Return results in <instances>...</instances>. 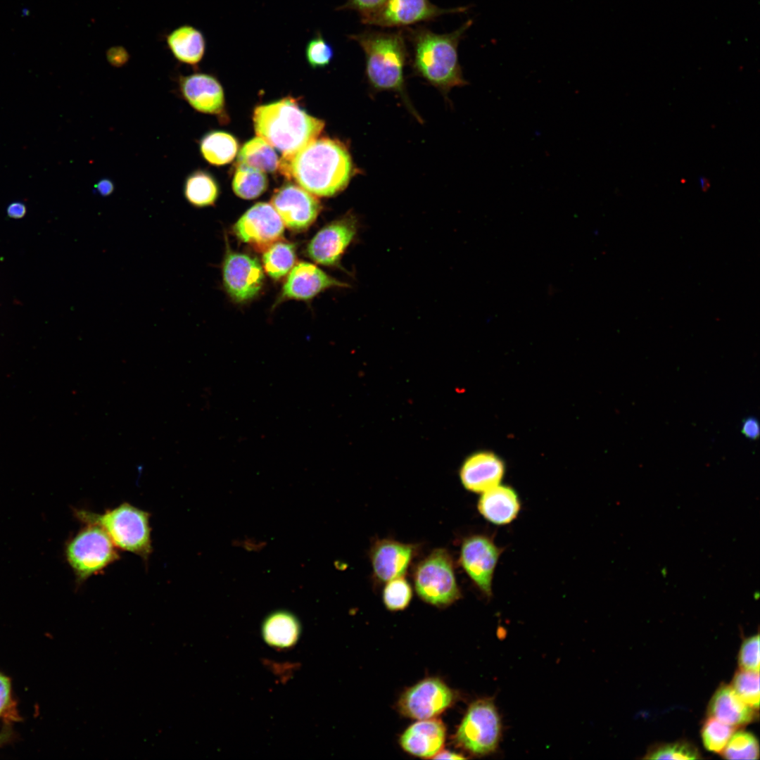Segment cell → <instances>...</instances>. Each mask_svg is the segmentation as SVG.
I'll return each instance as SVG.
<instances>
[{"instance_id": "1", "label": "cell", "mask_w": 760, "mask_h": 760, "mask_svg": "<svg viewBox=\"0 0 760 760\" xmlns=\"http://www.w3.org/2000/svg\"><path fill=\"white\" fill-rule=\"evenodd\" d=\"M278 169L289 179L321 197L342 191L355 173L347 146L329 137L317 138L294 153L283 154Z\"/></svg>"}, {"instance_id": "2", "label": "cell", "mask_w": 760, "mask_h": 760, "mask_svg": "<svg viewBox=\"0 0 760 760\" xmlns=\"http://www.w3.org/2000/svg\"><path fill=\"white\" fill-rule=\"evenodd\" d=\"M468 20L456 30L437 34L418 26L407 27V35L413 51V69L418 75L443 93L467 84L458 60L457 47L465 32L472 25Z\"/></svg>"}, {"instance_id": "3", "label": "cell", "mask_w": 760, "mask_h": 760, "mask_svg": "<svg viewBox=\"0 0 760 760\" xmlns=\"http://www.w3.org/2000/svg\"><path fill=\"white\" fill-rule=\"evenodd\" d=\"M253 121L257 135L283 154L294 153L318 138L325 125L290 97L257 106Z\"/></svg>"}, {"instance_id": "4", "label": "cell", "mask_w": 760, "mask_h": 760, "mask_svg": "<svg viewBox=\"0 0 760 760\" xmlns=\"http://www.w3.org/2000/svg\"><path fill=\"white\" fill-rule=\"evenodd\" d=\"M348 37L357 42L365 53V72L370 85L376 90L398 93L419 119L405 89L404 68L408 54L403 30L388 32L369 30Z\"/></svg>"}, {"instance_id": "5", "label": "cell", "mask_w": 760, "mask_h": 760, "mask_svg": "<svg viewBox=\"0 0 760 760\" xmlns=\"http://www.w3.org/2000/svg\"><path fill=\"white\" fill-rule=\"evenodd\" d=\"M77 517L84 524L101 526L115 546L132 552L147 561L151 552L150 514L127 502H123L102 514L77 510Z\"/></svg>"}, {"instance_id": "6", "label": "cell", "mask_w": 760, "mask_h": 760, "mask_svg": "<svg viewBox=\"0 0 760 760\" xmlns=\"http://www.w3.org/2000/svg\"><path fill=\"white\" fill-rule=\"evenodd\" d=\"M413 581L418 596L438 607L449 606L461 597L452 558L443 548L433 550L418 562Z\"/></svg>"}, {"instance_id": "7", "label": "cell", "mask_w": 760, "mask_h": 760, "mask_svg": "<svg viewBox=\"0 0 760 760\" xmlns=\"http://www.w3.org/2000/svg\"><path fill=\"white\" fill-rule=\"evenodd\" d=\"M66 557L77 581L82 583L118 560L119 555L101 526L86 524L68 542Z\"/></svg>"}, {"instance_id": "8", "label": "cell", "mask_w": 760, "mask_h": 760, "mask_svg": "<svg viewBox=\"0 0 760 760\" xmlns=\"http://www.w3.org/2000/svg\"><path fill=\"white\" fill-rule=\"evenodd\" d=\"M501 728V719L494 702L490 699H481L469 707L455 739L469 753L484 756L497 749Z\"/></svg>"}, {"instance_id": "9", "label": "cell", "mask_w": 760, "mask_h": 760, "mask_svg": "<svg viewBox=\"0 0 760 760\" xmlns=\"http://www.w3.org/2000/svg\"><path fill=\"white\" fill-rule=\"evenodd\" d=\"M503 549L486 534L465 537L461 544L460 563L474 585L486 597L493 593V579Z\"/></svg>"}, {"instance_id": "10", "label": "cell", "mask_w": 760, "mask_h": 760, "mask_svg": "<svg viewBox=\"0 0 760 760\" xmlns=\"http://www.w3.org/2000/svg\"><path fill=\"white\" fill-rule=\"evenodd\" d=\"M233 232L241 241L262 252L281 240L284 224L274 207L258 203L248 209L234 224Z\"/></svg>"}, {"instance_id": "11", "label": "cell", "mask_w": 760, "mask_h": 760, "mask_svg": "<svg viewBox=\"0 0 760 760\" xmlns=\"http://www.w3.org/2000/svg\"><path fill=\"white\" fill-rule=\"evenodd\" d=\"M358 229L356 217L348 213L322 228L307 247L308 255L315 262L329 267L340 265V260Z\"/></svg>"}, {"instance_id": "12", "label": "cell", "mask_w": 760, "mask_h": 760, "mask_svg": "<svg viewBox=\"0 0 760 760\" xmlns=\"http://www.w3.org/2000/svg\"><path fill=\"white\" fill-rule=\"evenodd\" d=\"M467 9V6L441 8L429 0H386L379 11L361 22L381 27H407L433 20L444 14L464 12Z\"/></svg>"}, {"instance_id": "13", "label": "cell", "mask_w": 760, "mask_h": 760, "mask_svg": "<svg viewBox=\"0 0 760 760\" xmlns=\"http://www.w3.org/2000/svg\"><path fill=\"white\" fill-rule=\"evenodd\" d=\"M224 289L236 303L255 298L261 290L264 274L258 260L227 248L222 265Z\"/></svg>"}, {"instance_id": "14", "label": "cell", "mask_w": 760, "mask_h": 760, "mask_svg": "<svg viewBox=\"0 0 760 760\" xmlns=\"http://www.w3.org/2000/svg\"><path fill=\"white\" fill-rule=\"evenodd\" d=\"M454 693L442 680L436 678L424 679L407 689L400 697V712L410 718H433L448 708L454 701Z\"/></svg>"}, {"instance_id": "15", "label": "cell", "mask_w": 760, "mask_h": 760, "mask_svg": "<svg viewBox=\"0 0 760 760\" xmlns=\"http://www.w3.org/2000/svg\"><path fill=\"white\" fill-rule=\"evenodd\" d=\"M271 205L284 226L296 232L306 230L322 210L319 201L312 194L291 183L284 184L274 192Z\"/></svg>"}, {"instance_id": "16", "label": "cell", "mask_w": 760, "mask_h": 760, "mask_svg": "<svg viewBox=\"0 0 760 760\" xmlns=\"http://www.w3.org/2000/svg\"><path fill=\"white\" fill-rule=\"evenodd\" d=\"M418 546L391 539L376 540L370 548L373 576L379 583L403 577L417 552Z\"/></svg>"}, {"instance_id": "17", "label": "cell", "mask_w": 760, "mask_h": 760, "mask_svg": "<svg viewBox=\"0 0 760 760\" xmlns=\"http://www.w3.org/2000/svg\"><path fill=\"white\" fill-rule=\"evenodd\" d=\"M181 96L196 110L207 114H220L224 107L223 88L213 75L196 72L179 76Z\"/></svg>"}, {"instance_id": "18", "label": "cell", "mask_w": 760, "mask_h": 760, "mask_svg": "<svg viewBox=\"0 0 760 760\" xmlns=\"http://www.w3.org/2000/svg\"><path fill=\"white\" fill-rule=\"evenodd\" d=\"M345 286L348 284L331 277L317 266L302 262L290 271L277 303L288 299L308 300L329 288Z\"/></svg>"}, {"instance_id": "19", "label": "cell", "mask_w": 760, "mask_h": 760, "mask_svg": "<svg viewBox=\"0 0 760 760\" xmlns=\"http://www.w3.org/2000/svg\"><path fill=\"white\" fill-rule=\"evenodd\" d=\"M505 470V464L500 456L490 451H479L464 460L460 477L465 489L481 493L500 484Z\"/></svg>"}, {"instance_id": "20", "label": "cell", "mask_w": 760, "mask_h": 760, "mask_svg": "<svg viewBox=\"0 0 760 760\" xmlns=\"http://www.w3.org/2000/svg\"><path fill=\"white\" fill-rule=\"evenodd\" d=\"M445 727L437 719H424L413 723L401 735L400 743L410 754L421 758H433L439 752L445 740Z\"/></svg>"}, {"instance_id": "21", "label": "cell", "mask_w": 760, "mask_h": 760, "mask_svg": "<svg viewBox=\"0 0 760 760\" xmlns=\"http://www.w3.org/2000/svg\"><path fill=\"white\" fill-rule=\"evenodd\" d=\"M481 494L477 508L490 523L506 525L517 517L521 502L517 491L512 486L500 483Z\"/></svg>"}, {"instance_id": "22", "label": "cell", "mask_w": 760, "mask_h": 760, "mask_svg": "<svg viewBox=\"0 0 760 760\" xmlns=\"http://www.w3.org/2000/svg\"><path fill=\"white\" fill-rule=\"evenodd\" d=\"M755 710L745 703L730 685H722L716 690L709 702L708 716L739 727L753 721Z\"/></svg>"}, {"instance_id": "23", "label": "cell", "mask_w": 760, "mask_h": 760, "mask_svg": "<svg viewBox=\"0 0 760 760\" xmlns=\"http://www.w3.org/2000/svg\"><path fill=\"white\" fill-rule=\"evenodd\" d=\"M301 624L298 617L286 609L275 610L265 616L261 635L266 644L276 649L293 647L299 640Z\"/></svg>"}, {"instance_id": "24", "label": "cell", "mask_w": 760, "mask_h": 760, "mask_svg": "<svg viewBox=\"0 0 760 760\" xmlns=\"http://www.w3.org/2000/svg\"><path fill=\"white\" fill-rule=\"evenodd\" d=\"M166 42L178 61L192 66L201 61L205 52L203 34L191 25H184L173 30L167 34Z\"/></svg>"}, {"instance_id": "25", "label": "cell", "mask_w": 760, "mask_h": 760, "mask_svg": "<svg viewBox=\"0 0 760 760\" xmlns=\"http://www.w3.org/2000/svg\"><path fill=\"white\" fill-rule=\"evenodd\" d=\"M220 193L218 184L209 172L196 170L185 179L184 196L191 205L197 208L214 205Z\"/></svg>"}, {"instance_id": "26", "label": "cell", "mask_w": 760, "mask_h": 760, "mask_svg": "<svg viewBox=\"0 0 760 760\" xmlns=\"http://www.w3.org/2000/svg\"><path fill=\"white\" fill-rule=\"evenodd\" d=\"M239 144L231 134L213 130L203 135L199 142L203 158L213 165H224L233 160L237 153Z\"/></svg>"}, {"instance_id": "27", "label": "cell", "mask_w": 760, "mask_h": 760, "mask_svg": "<svg viewBox=\"0 0 760 760\" xmlns=\"http://www.w3.org/2000/svg\"><path fill=\"white\" fill-rule=\"evenodd\" d=\"M237 158L236 165L251 167L263 172H273L279 166V160L274 148L260 137L246 142Z\"/></svg>"}, {"instance_id": "28", "label": "cell", "mask_w": 760, "mask_h": 760, "mask_svg": "<svg viewBox=\"0 0 760 760\" xmlns=\"http://www.w3.org/2000/svg\"><path fill=\"white\" fill-rule=\"evenodd\" d=\"M296 261V246L289 241L279 240L264 251L263 267L273 279L278 280L288 274Z\"/></svg>"}, {"instance_id": "29", "label": "cell", "mask_w": 760, "mask_h": 760, "mask_svg": "<svg viewBox=\"0 0 760 760\" xmlns=\"http://www.w3.org/2000/svg\"><path fill=\"white\" fill-rule=\"evenodd\" d=\"M268 179L265 172L255 168L236 165L232 179L235 194L243 199H254L267 189Z\"/></svg>"}, {"instance_id": "30", "label": "cell", "mask_w": 760, "mask_h": 760, "mask_svg": "<svg viewBox=\"0 0 760 760\" xmlns=\"http://www.w3.org/2000/svg\"><path fill=\"white\" fill-rule=\"evenodd\" d=\"M726 759H759V746L756 737L751 733L735 731L721 752Z\"/></svg>"}, {"instance_id": "31", "label": "cell", "mask_w": 760, "mask_h": 760, "mask_svg": "<svg viewBox=\"0 0 760 760\" xmlns=\"http://www.w3.org/2000/svg\"><path fill=\"white\" fill-rule=\"evenodd\" d=\"M736 730L735 726L708 716L701 730L703 745L708 751L721 753Z\"/></svg>"}, {"instance_id": "32", "label": "cell", "mask_w": 760, "mask_h": 760, "mask_svg": "<svg viewBox=\"0 0 760 760\" xmlns=\"http://www.w3.org/2000/svg\"><path fill=\"white\" fill-rule=\"evenodd\" d=\"M730 686L747 704L759 708V672L740 669L735 673Z\"/></svg>"}, {"instance_id": "33", "label": "cell", "mask_w": 760, "mask_h": 760, "mask_svg": "<svg viewBox=\"0 0 760 760\" xmlns=\"http://www.w3.org/2000/svg\"><path fill=\"white\" fill-rule=\"evenodd\" d=\"M412 596V588L404 576L386 582L383 590L384 603L386 607L391 611H399L406 608L410 602Z\"/></svg>"}, {"instance_id": "34", "label": "cell", "mask_w": 760, "mask_h": 760, "mask_svg": "<svg viewBox=\"0 0 760 760\" xmlns=\"http://www.w3.org/2000/svg\"><path fill=\"white\" fill-rule=\"evenodd\" d=\"M699 750L691 743L678 741L659 745L648 751L644 759H699Z\"/></svg>"}, {"instance_id": "35", "label": "cell", "mask_w": 760, "mask_h": 760, "mask_svg": "<svg viewBox=\"0 0 760 760\" xmlns=\"http://www.w3.org/2000/svg\"><path fill=\"white\" fill-rule=\"evenodd\" d=\"M334 50L320 32H317L307 43L305 58L312 68H324L331 61Z\"/></svg>"}, {"instance_id": "36", "label": "cell", "mask_w": 760, "mask_h": 760, "mask_svg": "<svg viewBox=\"0 0 760 760\" xmlns=\"http://www.w3.org/2000/svg\"><path fill=\"white\" fill-rule=\"evenodd\" d=\"M759 635L747 638L742 642L738 654L740 669L759 672Z\"/></svg>"}, {"instance_id": "37", "label": "cell", "mask_w": 760, "mask_h": 760, "mask_svg": "<svg viewBox=\"0 0 760 760\" xmlns=\"http://www.w3.org/2000/svg\"><path fill=\"white\" fill-rule=\"evenodd\" d=\"M12 699L11 679L0 673V719L16 720L17 714Z\"/></svg>"}, {"instance_id": "38", "label": "cell", "mask_w": 760, "mask_h": 760, "mask_svg": "<svg viewBox=\"0 0 760 760\" xmlns=\"http://www.w3.org/2000/svg\"><path fill=\"white\" fill-rule=\"evenodd\" d=\"M386 0H347L337 10H352L357 12L361 21L367 19L384 4Z\"/></svg>"}, {"instance_id": "39", "label": "cell", "mask_w": 760, "mask_h": 760, "mask_svg": "<svg viewBox=\"0 0 760 760\" xmlns=\"http://www.w3.org/2000/svg\"><path fill=\"white\" fill-rule=\"evenodd\" d=\"M107 59L113 66L120 67L127 62L129 55L123 48L113 47L108 51Z\"/></svg>"}, {"instance_id": "40", "label": "cell", "mask_w": 760, "mask_h": 760, "mask_svg": "<svg viewBox=\"0 0 760 760\" xmlns=\"http://www.w3.org/2000/svg\"><path fill=\"white\" fill-rule=\"evenodd\" d=\"M742 431L747 438L756 439L759 434L758 422L753 417L746 419L742 423Z\"/></svg>"}, {"instance_id": "41", "label": "cell", "mask_w": 760, "mask_h": 760, "mask_svg": "<svg viewBox=\"0 0 760 760\" xmlns=\"http://www.w3.org/2000/svg\"><path fill=\"white\" fill-rule=\"evenodd\" d=\"M27 213L25 204L21 201L11 203L6 208L7 215L12 219L19 220L23 218Z\"/></svg>"}, {"instance_id": "42", "label": "cell", "mask_w": 760, "mask_h": 760, "mask_svg": "<svg viewBox=\"0 0 760 760\" xmlns=\"http://www.w3.org/2000/svg\"><path fill=\"white\" fill-rule=\"evenodd\" d=\"M114 191V184L112 180L108 178H103L100 179L94 185V191L96 194L102 197H106L110 196Z\"/></svg>"}, {"instance_id": "43", "label": "cell", "mask_w": 760, "mask_h": 760, "mask_svg": "<svg viewBox=\"0 0 760 760\" xmlns=\"http://www.w3.org/2000/svg\"><path fill=\"white\" fill-rule=\"evenodd\" d=\"M433 759H466V757L455 752L441 750Z\"/></svg>"}, {"instance_id": "44", "label": "cell", "mask_w": 760, "mask_h": 760, "mask_svg": "<svg viewBox=\"0 0 760 760\" xmlns=\"http://www.w3.org/2000/svg\"><path fill=\"white\" fill-rule=\"evenodd\" d=\"M8 737V731L5 730L0 733V745L5 742Z\"/></svg>"}, {"instance_id": "45", "label": "cell", "mask_w": 760, "mask_h": 760, "mask_svg": "<svg viewBox=\"0 0 760 760\" xmlns=\"http://www.w3.org/2000/svg\"><path fill=\"white\" fill-rule=\"evenodd\" d=\"M699 182H700V186H701L703 191H706L707 189L709 188V184H706V182H707V180L705 179L704 178L700 179Z\"/></svg>"}]
</instances>
